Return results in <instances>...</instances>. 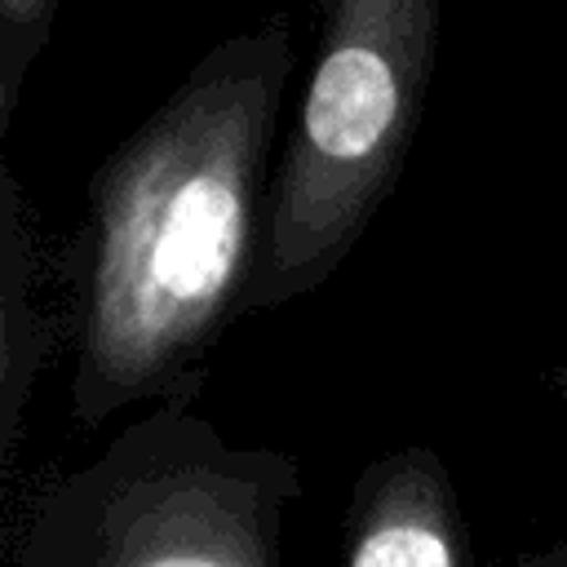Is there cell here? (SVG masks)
Returning <instances> with one entry per match:
<instances>
[{
    "label": "cell",
    "mask_w": 567,
    "mask_h": 567,
    "mask_svg": "<svg viewBox=\"0 0 567 567\" xmlns=\"http://www.w3.org/2000/svg\"><path fill=\"white\" fill-rule=\"evenodd\" d=\"M292 71L284 13L226 35L89 177L66 399L80 430L204 394L226 328L244 319Z\"/></svg>",
    "instance_id": "6da1fadb"
},
{
    "label": "cell",
    "mask_w": 567,
    "mask_h": 567,
    "mask_svg": "<svg viewBox=\"0 0 567 567\" xmlns=\"http://www.w3.org/2000/svg\"><path fill=\"white\" fill-rule=\"evenodd\" d=\"M439 0H337L270 173L244 319L319 292L354 252L425 120Z\"/></svg>",
    "instance_id": "7a4b0ae2"
},
{
    "label": "cell",
    "mask_w": 567,
    "mask_h": 567,
    "mask_svg": "<svg viewBox=\"0 0 567 567\" xmlns=\"http://www.w3.org/2000/svg\"><path fill=\"white\" fill-rule=\"evenodd\" d=\"M297 501L288 452L239 447L168 399L31 496L9 567H284Z\"/></svg>",
    "instance_id": "3957f363"
},
{
    "label": "cell",
    "mask_w": 567,
    "mask_h": 567,
    "mask_svg": "<svg viewBox=\"0 0 567 567\" xmlns=\"http://www.w3.org/2000/svg\"><path fill=\"white\" fill-rule=\"evenodd\" d=\"M337 567H474L470 518L434 447L408 443L363 465L346 501Z\"/></svg>",
    "instance_id": "277c9868"
},
{
    "label": "cell",
    "mask_w": 567,
    "mask_h": 567,
    "mask_svg": "<svg viewBox=\"0 0 567 567\" xmlns=\"http://www.w3.org/2000/svg\"><path fill=\"white\" fill-rule=\"evenodd\" d=\"M35 226L13 168H0V465L13 470L22 416L49 359V319L35 306Z\"/></svg>",
    "instance_id": "5b68a950"
},
{
    "label": "cell",
    "mask_w": 567,
    "mask_h": 567,
    "mask_svg": "<svg viewBox=\"0 0 567 567\" xmlns=\"http://www.w3.org/2000/svg\"><path fill=\"white\" fill-rule=\"evenodd\" d=\"M58 18V0H0V137L13 124L22 80L44 49Z\"/></svg>",
    "instance_id": "8992f818"
},
{
    "label": "cell",
    "mask_w": 567,
    "mask_h": 567,
    "mask_svg": "<svg viewBox=\"0 0 567 567\" xmlns=\"http://www.w3.org/2000/svg\"><path fill=\"white\" fill-rule=\"evenodd\" d=\"M505 567H567V540L545 545V549H532V554H518Z\"/></svg>",
    "instance_id": "52a82bcc"
},
{
    "label": "cell",
    "mask_w": 567,
    "mask_h": 567,
    "mask_svg": "<svg viewBox=\"0 0 567 567\" xmlns=\"http://www.w3.org/2000/svg\"><path fill=\"white\" fill-rule=\"evenodd\" d=\"M545 385H549V394L567 408V359H563V363H554V368H545Z\"/></svg>",
    "instance_id": "ba28073f"
}]
</instances>
